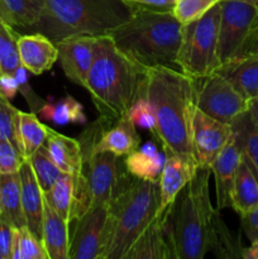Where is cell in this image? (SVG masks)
I'll return each mask as SVG.
<instances>
[{"label": "cell", "mask_w": 258, "mask_h": 259, "mask_svg": "<svg viewBox=\"0 0 258 259\" xmlns=\"http://www.w3.org/2000/svg\"><path fill=\"white\" fill-rule=\"evenodd\" d=\"M0 204H2V217L8 220L13 227H27L24 212H23L18 172L0 175Z\"/></svg>", "instance_id": "cell-26"}, {"label": "cell", "mask_w": 258, "mask_h": 259, "mask_svg": "<svg viewBox=\"0 0 258 259\" xmlns=\"http://www.w3.org/2000/svg\"><path fill=\"white\" fill-rule=\"evenodd\" d=\"M73 187L75 179L72 175L61 177L48 191L43 192V197L51 207L70 224L73 206Z\"/></svg>", "instance_id": "cell-30"}, {"label": "cell", "mask_w": 258, "mask_h": 259, "mask_svg": "<svg viewBox=\"0 0 258 259\" xmlns=\"http://www.w3.org/2000/svg\"><path fill=\"white\" fill-rule=\"evenodd\" d=\"M19 34L14 28L3 19H0V66L4 75L14 76L22 67L18 52Z\"/></svg>", "instance_id": "cell-31"}, {"label": "cell", "mask_w": 258, "mask_h": 259, "mask_svg": "<svg viewBox=\"0 0 258 259\" xmlns=\"http://www.w3.org/2000/svg\"><path fill=\"white\" fill-rule=\"evenodd\" d=\"M240 224H242L243 232L250 242L258 239V207L240 217Z\"/></svg>", "instance_id": "cell-40"}, {"label": "cell", "mask_w": 258, "mask_h": 259, "mask_svg": "<svg viewBox=\"0 0 258 259\" xmlns=\"http://www.w3.org/2000/svg\"><path fill=\"white\" fill-rule=\"evenodd\" d=\"M0 19H3V15H2V10H0Z\"/></svg>", "instance_id": "cell-47"}, {"label": "cell", "mask_w": 258, "mask_h": 259, "mask_svg": "<svg viewBox=\"0 0 258 259\" xmlns=\"http://www.w3.org/2000/svg\"><path fill=\"white\" fill-rule=\"evenodd\" d=\"M18 175H19L20 181L23 212H24L27 227L32 232V234L42 242L45 197L28 159H24L18 171Z\"/></svg>", "instance_id": "cell-16"}, {"label": "cell", "mask_w": 258, "mask_h": 259, "mask_svg": "<svg viewBox=\"0 0 258 259\" xmlns=\"http://www.w3.org/2000/svg\"><path fill=\"white\" fill-rule=\"evenodd\" d=\"M134 9L121 0H46L35 27L52 42L71 35H106L129 20Z\"/></svg>", "instance_id": "cell-5"}, {"label": "cell", "mask_w": 258, "mask_h": 259, "mask_svg": "<svg viewBox=\"0 0 258 259\" xmlns=\"http://www.w3.org/2000/svg\"><path fill=\"white\" fill-rule=\"evenodd\" d=\"M242 2H245L248 3V4H252L254 5L255 8H258V0H242Z\"/></svg>", "instance_id": "cell-45"}, {"label": "cell", "mask_w": 258, "mask_h": 259, "mask_svg": "<svg viewBox=\"0 0 258 259\" xmlns=\"http://www.w3.org/2000/svg\"><path fill=\"white\" fill-rule=\"evenodd\" d=\"M82 168L77 175L88 189L89 210L106 205L111 201L121 181L118 156L111 152H93L81 148ZM88 210V211H89Z\"/></svg>", "instance_id": "cell-10"}, {"label": "cell", "mask_w": 258, "mask_h": 259, "mask_svg": "<svg viewBox=\"0 0 258 259\" xmlns=\"http://www.w3.org/2000/svg\"><path fill=\"white\" fill-rule=\"evenodd\" d=\"M195 81V103L202 113L223 123L232 124L248 110L249 101L218 71Z\"/></svg>", "instance_id": "cell-8"}, {"label": "cell", "mask_w": 258, "mask_h": 259, "mask_svg": "<svg viewBox=\"0 0 258 259\" xmlns=\"http://www.w3.org/2000/svg\"><path fill=\"white\" fill-rule=\"evenodd\" d=\"M96 38L93 35H71L55 42L58 62L66 77L85 88L95 57Z\"/></svg>", "instance_id": "cell-13"}, {"label": "cell", "mask_w": 258, "mask_h": 259, "mask_svg": "<svg viewBox=\"0 0 258 259\" xmlns=\"http://www.w3.org/2000/svg\"><path fill=\"white\" fill-rule=\"evenodd\" d=\"M133 9H147L154 12H174L176 0H121Z\"/></svg>", "instance_id": "cell-39"}, {"label": "cell", "mask_w": 258, "mask_h": 259, "mask_svg": "<svg viewBox=\"0 0 258 259\" xmlns=\"http://www.w3.org/2000/svg\"><path fill=\"white\" fill-rule=\"evenodd\" d=\"M147 77L148 68L121 52L109 35L96 38L85 89L106 128L128 115L138 99L146 98Z\"/></svg>", "instance_id": "cell-2"}, {"label": "cell", "mask_w": 258, "mask_h": 259, "mask_svg": "<svg viewBox=\"0 0 258 259\" xmlns=\"http://www.w3.org/2000/svg\"><path fill=\"white\" fill-rule=\"evenodd\" d=\"M128 118L132 123L139 128L147 129L152 134H156V116L152 105L147 98H141L133 104L128 113Z\"/></svg>", "instance_id": "cell-36"}, {"label": "cell", "mask_w": 258, "mask_h": 259, "mask_svg": "<svg viewBox=\"0 0 258 259\" xmlns=\"http://www.w3.org/2000/svg\"><path fill=\"white\" fill-rule=\"evenodd\" d=\"M242 258L244 259H258V239L252 240L250 245L247 248H243Z\"/></svg>", "instance_id": "cell-43"}, {"label": "cell", "mask_w": 258, "mask_h": 259, "mask_svg": "<svg viewBox=\"0 0 258 259\" xmlns=\"http://www.w3.org/2000/svg\"><path fill=\"white\" fill-rule=\"evenodd\" d=\"M42 244L48 259H70L68 223L63 220L45 200Z\"/></svg>", "instance_id": "cell-20"}, {"label": "cell", "mask_w": 258, "mask_h": 259, "mask_svg": "<svg viewBox=\"0 0 258 259\" xmlns=\"http://www.w3.org/2000/svg\"><path fill=\"white\" fill-rule=\"evenodd\" d=\"M230 125L233 136L242 151L243 158L248 162L258 177V131L253 125L248 110L237 116Z\"/></svg>", "instance_id": "cell-28"}, {"label": "cell", "mask_w": 258, "mask_h": 259, "mask_svg": "<svg viewBox=\"0 0 258 259\" xmlns=\"http://www.w3.org/2000/svg\"><path fill=\"white\" fill-rule=\"evenodd\" d=\"M0 259H2V257H0Z\"/></svg>", "instance_id": "cell-49"}, {"label": "cell", "mask_w": 258, "mask_h": 259, "mask_svg": "<svg viewBox=\"0 0 258 259\" xmlns=\"http://www.w3.org/2000/svg\"><path fill=\"white\" fill-rule=\"evenodd\" d=\"M131 176V175H129ZM158 182L136 177H121L118 190L109 202L111 239L104 259H123L159 210Z\"/></svg>", "instance_id": "cell-6"}, {"label": "cell", "mask_w": 258, "mask_h": 259, "mask_svg": "<svg viewBox=\"0 0 258 259\" xmlns=\"http://www.w3.org/2000/svg\"><path fill=\"white\" fill-rule=\"evenodd\" d=\"M243 158L242 151L235 141L234 136L229 139L220 153L215 157L210 164V171L215 179V191H217V209L223 210L232 207V190L234 184L235 174Z\"/></svg>", "instance_id": "cell-15"}, {"label": "cell", "mask_w": 258, "mask_h": 259, "mask_svg": "<svg viewBox=\"0 0 258 259\" xmlns=\"http://www.w3.org/2000/svg\"><path fill=\"white\" fill-rule=\"evenodd\" d=\"M12 259H48L42 242L32 234L28 227L15 228Z\"/></svg>", "instance_id": "cell-33"}, {"label": "cell", "mask_w": 258, "mask_h": 259, "mask_svg": "<svg viewBox=\"0 0 258 259\" xmlns=\"http://www.w3.org/2000/svg\"><path fill=\"white\" fill-rule=\"evenodd\" d=\"M0 215H2V204H0Z\"/></svg>", "instance_id": "cell-48"}, {"label": "cell", "mask_w": 258, "mask_h": 259, "mask_svg": "<svg viewBox=\"0 0 258 259\" xmlns=\"http://www.w3.org/2000/svg\"><path fill=\"white\" fill-rule=\"evenodd\" d=\"M141 137L137 133L136 125L128 115L119 119L115 124L106 128L96 143L94 152H111L118 157L126 156L138 149Z\"/></svg>", "instance_id": "cell-21"}, {"label": "cell", "mask_w": 258, "mask_h": 259, "mask_svg": "<svg viewBox=\"0 0 258 259\" xmlns=\"http://www.w3.org/2000/svg\"><path fill=\"white\" fill-rule=\"evenodd\" d=\"M220 14L219 2L201 18L182 25L177 65L181 72L191 78L205 77L220 67L218 55Z\"/></svg>", "instance_id": "cell-7"}, {"label": "cell", "mask_w": 258, "mask_h": 259, "mask_svg": "<svg viewBox=\"0 0 258 259\" xmlns=\"http://www.w3.org/2000/svg\"><path fill=\"white\" fill-rule=\"evenodd\" d=\"M245 57H258V24L255 25L254 29L248 35L247 40L243 45L237 60Z\"/></svg>", "instance_id": "cell-41"}, {"label": "cell", "mask_w": 258, "mask_h": 259, "mask_svg": "<svg viewBox=\"0 0 258 259\" xmlns=\"http://www.w3.org/2000/svg\"><path fill=\"white\" fill-rule=\"evenodd\" d=\"M166 156L159 153L152 143L146 144L143 149H136L126 154L124 163L126 172L136 179L158 182L162 174Z\"/></svg>", "instance_id": "cell-25"}, {"label": "cell", "mask_w": 258, "mask_h": 259, "mask_svg": "<svg viewBox=\"0 0 258 259\" xmlns=\"http://www.w3.org/2000/svg\"><path fill=\"white\" fill-rule=\"evenodd\" d=\"M220 0H176L174 15L182 25L201 18Z\"/></svg>", "instance_id": "cell-34"}, {"label": "cell", "mask_w": 258, "mask_h": 259, "mask_svg": "<svg viewBox=\"0 0 258 259\" xmlns=\"http://www.w3.org/2000/svg\"><path fill=\"white\" fill-rule=\"evenodd\" d=\"M248 101L258 99V57H245L232 61L218 68Z\"/></svg>", "instance_id": "cell-22"}, {"label": "cell", "mask_w": 258, "mask_h": 259, "mask_svg": "<svg viewBox=\"0 0 258 259\" xmlns=\"http://www.w3.org/2000/svg\"><path fill=\"white\" fill-rule=\"evenodd\" d=\"M45 146L56 166L63 174L72 176L80 174L82 168V152L78 139L70 138L52 128H47Z\"/></svg>", "instance_id": "cell-19"}, {"label": "cell", "mask_w": 258, "mask_h": 259, "mask_svg": "<svg viewBox=\"0 0 258 259\" xmlns=\"http://www.w3.org/2000/svg\"><path fill=\"white\" fill-rule=\"evenodd\" d=\"M3 76H4V72H3V70H2V66H0V77H3Z\"/></svg>", "instance_id": "cell-46"}, {"label": "cell", "mask_w": 258, "mask_h": 259, "mask_svg": "<svg viewBox=\"0 0 258 259\" xmlns=\"http://www.w3.org/2000/svg\"><path fill=\"white\" fill-rule=\"evenodd\" d=\"M248 113H249L250 119H252L253 125L258 131V99H253L248 103Z\"/></svg>", "instance_id": "cell-44"}, {"label": "cell", "mask_w": 258, "mask_h": 259, "mask_svg": "<svg viewBox=\"0 0 258 259\" xmlns=\"http://www.w3.org/2000/svg\"><path fill=\"white\" fill-rule=\"evenodd\" d=\"M232 207L239 217L258 207V177L244 158L240 161L232 190Z\"/></svg>", "instance_id": "cell-23"}, {"label": "cell", "mask_w": 258, "mask_h": 259, "mask_svg": "<svg viewBox=\"0 0 258 259\" xmlns=\"http://www.w3.org/2000/svg\"><path fill=\"white\" fill-rule=\"evenodd\" d=\"M166 156V154H164ZM199 167L177 156L167 154L163 168L159 176V210H164L174 204L176 197L194 177Z\"/></svg>", "instance_id": "cell-18"}, {"label": "cell", "mask_w": 258, "mask_h": 259, "mask_svg": "<svg viewBox=\"0 0 258 259\" xmlns=\"http://www.w3.org/2000/svg\"><path fill=\"white\" fill-rule=\"evenodd\" d=\"M218 55L220 66L237 60L243 45L258 24V8L242 0H220Z\"/></svg>", "instance_id": "cell-9"}, {"label": "cell", "mask_w": 258, "mask_h": 259, "mask_svg": "<svg viewBox=\"0 0 258 259\" xmlns=\"http://www.w3.org/2000/svg\"><path fill=\"white\" fill-rule=\"evenodd\" d=\"M28 162H29L30 166H32L33 172H34L38 184H39L43 192L48 191L61 177H63L66 175L56 166L53 159L51 158V156L48 154V151L47 148H46L45 144L40 146L39 148L28 158Z\"/></svg>", "instance_id": "cell-32"}, {"label": "cell", "mask_w": 258, "mask_h": 259, "mask_svg": "<svg viewBox=\"0 0 258 259\" xmlns=\"http://www.w3.org/2000/svg\"><path fill=\"white\" fill-rule=\"evenodd\" d=\"M106 35L121 52L144 67L164 66L180 70L177 53L182 39V24L174 12L134 9L129 20Z\"/></svg>", "instance_id": "cell-4"}, {"label": "cell", "mask_w": 258, "mask_h": 259, "mask_svg": "<svg viewBox=\"0 0 258 259\" xmlns=\"http://www.w3.org/2000/svg\"><path fill=\"white\" fill-rule=\"evenodd\" d=\"M47 125L42 124L35 113L18 111L17 139L18 148L25 159L29 158L47 138Z\"/></svg>", "instance_id": "cell-27"}, {"label": "cell", "mask_w": 258, "mask_h": 259, "mask_svg": "<svg viewBox=\"0 0 258 259\" xmlns=\"http://www.w3.org/2000/svg\"><path fill=\"white\" fill-rule=\"evenodd\" d=\"M38 115L42 116L46 120L53 121L58 125L76 123H86V115L83 113V106L72 98L71 95H66L61 100L55 103H47L39 109Z\"/></svg>", "instance_id": "cell-29"}, {"label": "cell", "mask_w": 258, "mask_h": 259, "mask_svg": "<svg viewBox=\"0 0 258 259\" xmlns=\"http://www.w3.org/2000/svg\"><path fill=\"white\" fill-rule=\"evenodd\" d=\"M18 52L22 66L33 75H42L58 61L55 42L39 32L19 35Z\"/></svg>", "instance_id": "cell-17"}, {"label": "cell", "mask_w": 258, "mask_h": 259, "mask_svg": "<svg viewBox=\"0 0 258 259\" xmlns=\"http://www.w3.org/2000/svg\"><path fill=\"white\" fill-rule=\"evenodd\" d=\"M0 93L9 100L14 98L18 93V81L15 76L4 75L0 77Z\"/></svg>", "instance_id": "cell-42"}, {"label": "cell", "mask_w": 258, "mask_h": 259, "mask_svg": "<svg viewBox=\"0 0 258 259\" xmlns=\"http://www.w3.org/2000/svg\"><path fill=\"white\" fill-rule=\"evenodd\" d=\"M209 167H199L181 190L167 217V232L174 259H202L211 250L219 210L209 195Z\"/></svg>", "instance_id": "cell-3"}, {"label": "cell", "mask_w": 258, "mask_h": 259, "mask_svg": "<svg viewBox=\"0 0 258 259\" xmlns=\"http://www.w3.org/2000/svg\"><path fill=\"white\" fill-rule=\"evenodd\" d=\"M46 8V0H0L3 20L13 28L34 30Z\"/></svg>", "instance_id": "cell-24"}, {"label": "cell", "mask_w": 258, "mask_h": 259, "mask_svg": "<svg viewBox=\"0 0 258 259\" xmlns=\"http://www.w3.org/2000/svg\"><path fill=\"white\" fill-rule=\"evenodd\" d=\"M111 239L109 204L91 209L76 220L70 259H104Z\"/></svg>", "instance_id": "cell-11"}, {"label": "cell", "mask_w": 258, "mask_h": 259, "mask_svg": "<svg viewBox=\"0 0 258 259\" xmlns=\"http://www.w3.org/2000/svg\"><path fill=\"white\" fill-rule=\"evenodd\" d=\"M171 206L158 210L148 227L132 244L123 259H172L171 244L167 232V217Z\"/></svg>", "instance_id": "cell-14"}, {"label": "cell", "mask_w": 258, "mask_h": 259, "mask_svg": "<svg viewBox=\"0 0 258 259\" xmlns=\"http://www.w3.org/2000/svg\"><path fill=\"white\" fill-rule=\"evenodd\" d=\"M233 136L230 124L223 123L195 109L192 116L191 142L199 167H209Z\"/></svg>", "instance_id": "cell-12"}, {"label": "cell", "mask_w": 258, "mask_h": 259, "mask_svg": "<svg viewBox=\"0 0 258 259\" xmlns=\"http://www.w3.org/2000/svg\"><path fill=\"white\" fill-rule=\"evenodd\" d=\"M18 111L19 110L10 104L9 99L5 98V96L0 93V139L10 141L17 148Z\"/></svg>", "instance_id": "cell-35"}, {"label": "cell", "mask_w": 258, "mask_h": 259, "mask_svg": "<svg viewBox=\"0 0 258 259\" xmlns=\"http://www.w3.org/2000/svg\"><path fill=\"white\" fill-rule=\"evenodd\" d=\"M15 227L0 215V257L12 259Z\"/></svg>", "instance_id": "cell-38"}, {"label": "cell", "mask_w": 258, "mask_h": 259, "mask_svg": "<svg viewBox=\"0 0 258 259\" xmlns=\"http://www.w3.org/2000/svg\"><path fill=\"white\" fill-rule=\"evenodd\" d=\"M146 98L156 116L154 138L162 144L164 154L197 166L191 142L192 116L196 109L194 78L176 68L151 67Z\"/></svg>", "instance_id": "cell-1"}, {"label": "cell", "mask_w": 258, "mask_h": 259, "mask_svg": "<svg viewBox=\"0 0 258 259\" xmlns=\"http://www.w3.org/2000/svg\"><path fill=\"white\" fill-rule=\"evenodd\" d=\"M24 159L12 142L0 139V175L17 174Z\"/></svg>", "instance_id": "cell-37"}]
</instances>
